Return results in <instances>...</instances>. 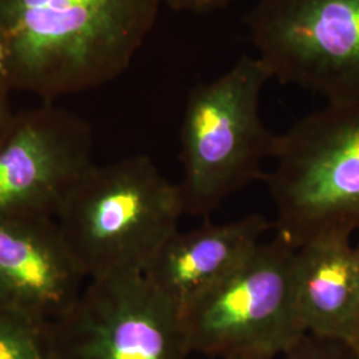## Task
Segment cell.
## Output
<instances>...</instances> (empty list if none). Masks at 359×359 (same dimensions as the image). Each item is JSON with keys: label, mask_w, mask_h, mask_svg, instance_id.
I'll return each mask as SVG.
<instances>
[{"label": "cell", "mask_w": 359, "mask_h": 359, "mask_svg": "<svg viewBox=\"0 0 359 359\" xmlns=\"http://www.w3.org/2000/svg\"><path fill=\"white\" fill-rule=\"evenodd\" d=\"M350 237L327 236L295 249L293 301L304 333L355 344L359 250Z\"/></svg>", "instance_id": "cell-11"}, {"label": "cell", "mask_w": 359, "mask_h": 359, "mask_svg": "<svg viewBox=\"0 0 359 359\" xmlns=\"http://www.w3.org/2000/svg\"><path fill=\"white\" fill-rule=\"evenodd\" d=\"M358 250H359V244H358ZM354 347H355V350L359 353V329L358 334H357V339H355V344H354Z\"/></svg>", "instance_id": "cell-17"}, {"label": "cell", "mask_w": 359, "mask_h": 359, "mask_svg": "<svg viewBox=\"0 0 359 359\" xmlns=\"http://www.w3.org/2000/svg\"><path fill=\"white\" fill-rule=\"evenodd\" d=\"M294 253L277 234L185 309L180 320L189 353L277 358L305 335L293 301Z\"/></svg>", "instance_id": "cell-5"}, {"label": "cell", "mask_w": 359, "mask_h": 359, "mask_svg": "<svg viewBox=\"0 0 359 359\" xmlns=\"http://www.w3.org/2000/svg\"><path fill=\"white\" fill-rule=\"evenodd\" d=\"M204 359H277L271 358V357H256V355H234V357H217V358H205Z\"/></svg>", "instance_id": "cell-16"}, {"label": "cell", "mask_w": 359, "mask_h": 359, "mask_svg": "<svg viewBox=\"0 0 359 359\" xmlns=\"http://www.w3.org/2000/svg\"><path fill=\"white\" fill-rule=\"evenodd\" d=\"M264 181L295 249L359 231V103L326 105L277 135Z\"/></svg>", "instance_id": "cell-4"}, {"label": "cell", "mask_w": 359, "mask_h": 359, "mask_svg": "<svg viewBox=\"0 0 359 359\" xmlns=\"http://www.w3.org/2000/svg\"><path fill=\"white\" fill-rule=\"evenodd\" d=\"M281 357L283 359H359V353L345 341L305 334Z\"/></svg>", "instance_id": "cell-13"}, {"label": "cell", "mask_w": 359, "mask_h": 359, "mask_svg": "<svg viewBox=\"0 0 359 359\" xmlns=\"http://www.w3.org/2000/svg\"><path fill=\"white\" fill-rule=\"evenodd\" d=\"M86 280L55 218L0 217V308L52 323Z\"/></svg>", "instance_id": "cell-9"}, {"label": "cell", "mask_w": 359, "mask_h": 359, "mask_svg": "<svg viewBox=\"0 0 359 359\" xmlns=\"http://www.w3.org/2000/svg\"><path fill=\"white\" fill-rule=\"evenodd\" d=\"M92 149L90 124L71 111L46 102L16 114L0 142V217H56Z\"/></svg>", "instance_id": "cell-8"}, {"label": "cell", "mask_w": 359, "mask_h": 359, "mask_svg": "<svg viewBox=\"0 0 359 359\" xmlns=\"http://www.w3.org/2000/svg\"><path fill=\"white\" fill-rule=\"evenodd\" d=\"M246 25L273 79L359 103V0H258Z\"/></svg>", "instance_id": "cell-6"}, {"label": "cell", "mask_w": 359, "mask_h": 359, "mask_svg": "<svg viewBox=\"0 0 359 359\" xmlns=\"http://www.w3.org/2000/svg\"><path fill=\"white\" fill-rule=\"evenodd\" d=\"M0 359H53L51 323L0 308Z\"/></svg>", "instance_id": "cell-12"}, {"label": "cell", "mask_w": 359, "mask_h": 359, "mask_svg": "<svg viewBox=\"0 0 359 359\" xmlns=\"http://www.w3.org/2000/svg\"><path fill=\"white\" fill-rule=\"evenodd\" d=\"M273 224L249 215L176 231L144 273L179 316L253 255Z\"/></svg>", "instance_id": "cell-10"}, {"label": "cell", "mask_w": 359, "mask_h": 359, "mask_svg": "<svg viewBox=\"0 0 359 359\" xmlns=\"http://www.w3.org/2000/svg\"><path fill=\"white\" fill-rule=\"evenodd\" d=\"M184 215L179 184L137 154L88 168L55 219L86 278L95 280L144 274Z\"/></svg>", "instance_id": "cell-2"}, {"label": "cell", "mask_w": 359, "mask_h": 359, "mask_svg": "<svg viewBox=\"0 0 359 359\" xmlns=\"http://www.w3.org/2000/svg\"><path fill=\"white\" fill-rule=\"evenodd\" d=\"M8 93L10 90H7L3 84H0V142L11 127L13 117L16 115L13 114L8 102Z\"/></svg>", "instance_id": "cell-15"}, {"label": "cell", "mask_w": 359, "mask_h": 359, "mask_svg": "<svg viewBox=\"0 0 359 359\" xmlns=\"http://www.w3.org/2000/svg\"><path fill=\"white\" fill-rule=\"evenodd\" d=\"M53 359H188L179 313L144 274L88 280L51 323Z\"/></svg>", "instance_id": "cell-7"}, {"label": "cell", "mask_w": 359, "mask_h": 359, "mask_svg": "<svg viewBox=\"0 0 359 359\" xmlns=\"http://www.w3.org/2000/svg\"><path fill=\"white\" fill-rule=\"evenodd\" d=\"M240 0H161L164 6L180 13H208L229 7Z\"/></svg>", "instance_id": "cell-14"}, {"label": "cell", "mask_w": 359, "mask_h": 359, "mask_svg": "<svg viewBox=\"0 0 359 359\" xmlns=\"http://www.w3.org/2000/svg\"><path fill=\"white\" fill-rule=\"evenodd\" d=\"M161 0H0V84L51 103L123 75Z\"/></svg>", "instance_id": "cell-1"}, {"label": "cell", "mask_w": 359, "mask_h": 359, "mask_svg": "<svg viewBox=\"0 0 359 359\" xmlns=\"http://www.w3.org/2000/svg\"><path fill=\"white\" fill-rule=\"evenodd\" d=\"M270 79L257 55H243L226 72L188 93L180 128L185 215L206 216L265 177L264 163L277 137L261 117V93Z\"/></svg>", "instance_id": "cell-3"}]
</instances>
